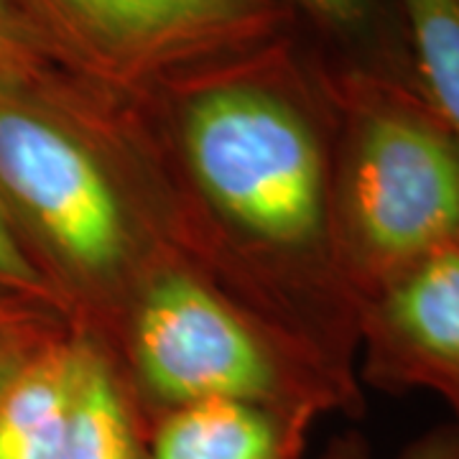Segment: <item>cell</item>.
I'll use <instances>...</instances> for the list:
<instances>
[{"instance_id": "6da1fadb", "label": "cell", "mask_w": 459, "mask_h": 459, "mask_svg": "<svg viewBox=\"0 0 459 459\" xmlns=\"http://www.w3.org/2000/svg\"><path fill=\"white\" fill-rule=\"evenodd\" d=\"M253 54L166 80L159 133L131 115L164 228L184 261L358 377V301L332 243V90H294Z\"/></svg>"}, {"instance_id": "7a4b0ae2", "label": "cell", "mask_w": 459, "mask_h": 459, "mask_svg": "<svg viewBox=\"0 0 459 459\" xmlns=\"http://www.w3.org/2000/svg\"><path fill=\"white\" fill-rule=\"evenodd\" d=\"M0 202L69 329L110 352L135 291L177 253L110 92L65 72L0 87Z\"/></svg>"}, {"instance_id": "3957f363", "label": "cell", "mask_w": 459, "mask_h": 459, "mask_svg": "<svg viewBox=\"0 0 459 459\" xmlns=\"http://www.w3.org/2000/svg\"><path fill=\"white\" fill-rule=\"evenodd\" d=\"M108 358L143 431L166 411L204 401L250 403L309 421L362 409L358 377L332 368L179 253L141 283Z\"/></svg>"}, {"instance_id": "277c9868", "label": "cell", "mask_w": 459, "mask_h": 459, "mask_svg": "<svg viewBox=\"0 0 459 459\" xmlns=\"http://www.w3.org/2000/svg\"><path fill=\"white\" fill-rule=\"evenodd\" d=\"M332 243L360 304L459 253V141L416 87L344 69L332 87Z\"/></svg>"}, {"instance_id": "5b68a950", "label": "cell", "mask_w": 459, "mask_h": 459, "mask_svg": "<svg viewBox=\"0 0 459 459\" xmlns=\"http://www.w3.org/2000/svg\"><path fill=\"white\" fill-rule=\"evenodd\" d=\"M59 69L117 98L235 59L279 31L273 0H13Z\"/></svg>"}, {"instance_id": "8992f818", "label": "cell", "mask_w": 459, "mask_h": 459, "mask_svg": "<svg viewBox=\"0 0 459 459\" xmlns=\"http://www.w3.org/2000/svg\"><path fill=\"white\" fill-rule=\"evenodd\" d=\"M360 377L380 391H429L459 431V253L437 255L358 309Z\"/></svg>"}, {"instance_id": "52a82bcc", "label": "cell", "mask_w": 459, "mask_h": 459, "mask_svg": "<svg viewBox=\"0 0 459 459\" xmlns=\"http://www.w3.org/2000/svg\"><path fill=\"white\" fill-rule=\"evenodd\" d=\"M314 421L279 411L204 401L146 427V459H301Z\"/></svg>"}, {"instance_id": "ba28073f", "label": "cell", "mask_w": 459, "mask_h": 459, "mask_svg": "<svg viewBox=\"0 0 459 459\" xmlns=\"http://www.w3.org/2000/svg\"><path fill=\"white\" fill-rule=\"evenodd\" d=\"M80 334L65 332L0 383V459H59L72 419Z\"/></svg>"}, {"instance_id": "9c48e42d", "label": "cell", "mask_w": 459, "mask_h": 459, "mask_svg": "<svg viewBox=\"0 0 459 459\" xmlns=\"http://www.w3.org/2000/svg\"><path fill=\"white\" fill-rule=\"evenodd\" d=\"M80 340L77 388L59 459H146V431L117 368L100 344L84 334Z\"/></svg>"}, {"instance_id": "30bf717a", "label": "cell", "mask_w": 459, "mask_h": 459, "mask_svg": "<svg viewBox=\"0 0 459 459\" xmlns=\"http://www.w3.org/2000/svg\"><path fill=\"white\" fill-rule=\"evenodd\" d=\"M413 80L459 141V0H398Z\"/></svg>"}, {"instance_id": "8fae6325", "label": "cell", "mask_w": 459, "mask_h": 459, "mask_svg": "<svg viewBox=\"0 0 459 459\" xmlns=\"http://www.w3.org/2000/svg\"><path fill=\"white\" fill-rule=\"evenodd\" d=\"M62 74L59 65L13 0H0V87L41 84Z\"/></svg>"}, {"instance_id": "7c38bea8", "label": "cell", "mask_w": 459, "mask_h": 459, "mask_svg": "<svg viewBox=\"0 0 459 459\" xmlns=\"http://www.w3.org/2000/svg\"><path fill=\"white\" fill-rule=\"evenodd\" d=\"M0 299L47 309L66 322L59 299L29 255L23 240L18 238L3 202H0Z\"/></svg>"}, {"instance_id": "4fadbf2b", "label": "cell", "mask_w": 459, "mask_h": 459, "mask_svg": "<svg viewBox=\"0 0 459 459\" xmlns=\"http://www.w3.org/2000/svg\"><path fill=\"white\" fill-rule=\"evenodd\" d=\"M69 332L62 316L0 299V383L18 370L39 347Z\"/></svg>"}, {"instance_id": "5bb4252c", "label": "cell", "mask_w": 459, "mask_h": 459, "mask_svg": "<svg viewBox=\"0 0 459 459\" xmlns=\"http://www.w3.org/2000/svg\"><path fill=\"white\" fill-rule=\"evenodd\" d=\"M395 459H459V431L452 424L431 429L406 444Z\"/></svg>"}, {"instance_id": "9a60e30c", "label": "cell", "mask_w": 459, "mask_h": 459, "mask_svg": "<svg viewBox=\"0 0 459 459\" xmlns=\"http://www.w3.org/2000/svg\"><path fill=\"white\" fill-rule=\"evenodd\" d=\"M322 459H373V455H370V446H368L362 434L347 431L329 444Z\"/></svg>"}]
</instances>
